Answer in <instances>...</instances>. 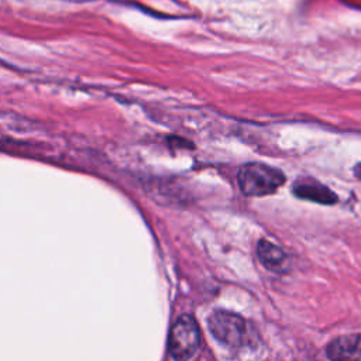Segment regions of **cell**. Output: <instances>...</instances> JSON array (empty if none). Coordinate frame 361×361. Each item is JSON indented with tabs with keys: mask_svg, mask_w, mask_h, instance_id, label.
<instances>
[{
	"mask_svg": "<svg viewBox=\"0 0 361 361\" xmlns=\"http://www.w3.org/2000/svg\"><path fill=\"white\" fill-rule=\"evenodd\" d=\"M237 183L243 195L261 197L275 193L285 183V175L271 165L251 162L240 168Z\"/></svg>",
	"mask_w": 361,
	"mask_h": 361,
	"instance_id": "cell-1",
	"label": "cell"
},
{
	"mask_svg": "<svg viewBox=\"0 0 361 361\" xmlns=\"http://www.w3.org/2000/svg\"><path fill=\"white\" fill-rule=\"evenodd\" d=\"M200 344V331L196 320L189 314H182L176 319L169 331L168 348L169 354L176 361L189 360Z\"/></svg>",
	"mask_w": 361,
	"mask_h": 361,
	"instance_id": "cell-2",
	"label": "cell"
},
{
	"mask_svg": "<svg viewBox=\"0 0 361 361\" xmlns=\"http://www.w3.org/2000/svg\"><path fill=\"white\" fill-rule=\"evenodd\" d=\"M207 324L213 337L226 347L237 348L245 344L247 323L241 316L227 310H217L212 313Z\"/></svg>",
	"mask_w": 361,
	"mask_h": 361,
	"instance_id": "cell-3",
	"label": "cell"
},
{
	"mask_svg": "<svg viewBox=\"0 0 361 361\" xmlns=\"http://www.w3.org/2000/svg\"><path fill=\"white\" fill-rule=\"evenodd\" d=\"M292 192L299 199L310 200L320 204H333L338 200L337 195L330 188L313 178L298 179L292 186Z\"/></svg>",
	"mask_w": 361,
	"mask_h": 361,
	"instance_id": "cell-4",
	"label": "cell"
},
{
	"mask_svg": "<svg viewBox=\"0 0 361 361\" xmlns=\"http://www.w3.org/2000/svg\"><path fill=\"white\" fill-rule=\"evenodd\" d=\"M330 361H361V334L341 336L327 345Z\"/></svg>",
	"mask_w": 361,
	"mask_h": 361,
	"instance_id": "cell-5",
	"label": "cell"
},
{
	"mask_svg": "<svg viewBox=\"0 0 361 361\" xmlns=\"http://www.w3.org/2000/svg\"><path fill=\"white\" fill-rule=\"evenodd\" d=\"M257 254L264 267L271 271H281L286 262L285 252L268 240H259L257 245Z\"/></svg>",
	"mask_w": 361,
	"mask_h": 361,
	"instance_id": "cell-6",
	"label": "cell"
},
{
	"mask_svg": "<svg viewBox=\"0 0 361 361\" xmlns=\"http://www.w3.org/2000/svg\"><path fill=\"white\" fill-rule=\"evenodd\" d=\"M354 175H355L358 179H361V164H358V165L354 168Z\"/></svg>",
	"mask_w": 361,
	"mask_h": 361,
	"instance_id": "cell-7",
	"label": "cell"
}]
</instances>
